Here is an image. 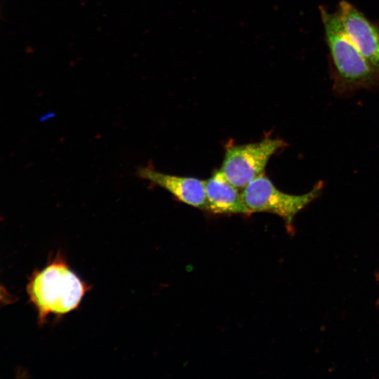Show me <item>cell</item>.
Listing matches in <instances>:
<instances>
[{
  "instance_id": "obj_1",
  "label": "cell",
  "mask_w": 379,
  "mask_h": 379,
  "mask_svg": "<svg viewBox=\"0 0 379 379\" xmlns=\"http://www.w3.org/2000/svg\"><path fill=\"white\" fill-rule=\"evenodd\" d=\"M91 286L83 281L58 251L46 266L32 275L27 286L40 323L48 316L65 315L80 305Z\"/></svg>"
},
{
  "instance_id": "obj_4",
  "label": "cell",
  "mask_w": 379,
  "mask_h": 379,
  "mask_svg": "<svg viewBox=\"0 0 379 379\" xmlns=\"http://www.w3.org/2000/svg\"><path fill=\"white\" fill-rule=\"evenodd\" d=\"M285 145L281 139L266 138L256 142L232 145L226 149L220 171L233 185L243 189L263 174L271 157Z\"/></svg>"
},
{
  "instance_id": "obj_3",
  "label": "cell",
  "mask_w": 379,
  "mask_h": 379,
  "mask_svg": "<svg viewBox=\"0 0 379 379\" xmlns=\"http://www.w3.org/2000/svg\"><path fill=\"white\" fill-rule=\"evenodd\" d=\"M323 187L318 182L310 192L289 194L279 190L264 174L246 185L241 192L243 201L250 211L268 212L281 217L289 227L295 215L316 199Z\"/></svg>"
},
{
  "instance_id": "obj_5",
  "label": "cell",
  "mask_w": 379,
  "mask_h": 379,
  "mask_svg": "<svg viewBox=\"0 0 379 379\" xmlns=\"http://www.w3.org/2000/svg\"><path fill=\"white\" fill-rule=\"evenodd\" d=\"M338 15L355 47L379 77V31L346 1L339 4Z\"/></svg>"
},
{
  "instance_id": "obj_2",
  "label": "cell",
  "mask_w": 379,
  "mask_h": 379,
  "mask_svg": "<svg viewBox=\"0 0 379 379\" xmlns=\"http://www.w3.org/2000/svg\"><path fill=\"white\" fill-rule=\"evenodd\" d=\"M321 15L331 54L344 86L353 88L374 84L378 74L349 38L338 14L321 8Z\"/></svg>"
},
{
  "instance_id": "obj_6",
  "label": "cell",
  "mask_w": 379,
  "mask_h": 379,
  "mask_svg": "<svg viewBox=\"0 0 379 379\" xmlns=\"http://www.w3.org/2000/svg\"><path fill=\"white\" fill-rule=\"evenodd\" d=\"M137 175L140 178L166 190L178 201L199 209L207 210L205 180L164 173L152 166L138 168Z\"/></svg>"
},
{
  "instance_id": "obj_8",
  "label": "cell",
  "mask_w": 379,
  "mask_h": 379,
  "mask_svg": "<svg viewBox=\"0 0 379 379\" xmlns=\"http://www.w3.org/2000/svg\"><path fill=\"white\" fill-rule=\"evenodd\" d=\"M11 301V297L8 292L0 286V303L6 304L9 303Z\"/></svg>"
},
{
  "instance_id": "obj_7",
  "label": "cell",
  "mask_w": 379,
  "mask_h": 379,
  "mask_svg": "<svg viewBox=\"0 0 379 379\" xmlns=\"http://www.w3.org/2000/svg\"><path fill=\"white\" fill-rule=\"evenodd\" d=\"M207 210L214 213L249 214L241 194L230 182L220 170L205 180Z\"/></svg>"
}]
</instances>
